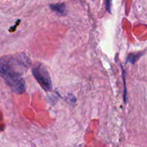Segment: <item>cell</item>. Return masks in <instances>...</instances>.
Instances as JSON below:
<instances>
[{
  "instance_id": "1",
  "label": "cell",
  "mask_w": 147,
  "mask_h": 147,
  "mask_svg": "<svg viewBox=\"0 0 147 147\" xmlns=\"http://www.w3.org/2000/svg\"><path fill=\"white\" fill-rule=\"evenodd\" d=\"M29 64L28 59L24 56L5 57L1 60V78L10 89L17 94H21L26 90L25 82L22 76L23 72L27 70Z\"/></svg>"
},
{
  "instance_id": "2",
  "label": "cell",
  "mask_w": 147,
  "mask_h": 147,
  "mask_svg": "<svg viewBox=\"0 0 147 147\" xmlns=\"http://www.w3.org/2000/svg\"><path fill=\"white\" fill-rule=\"evenodd\" d=\"M32 73L42 88L45 91H50L52 90L51 78L47 68L44 65L38 63L32 67Z\"/></svg>"
},
{
  "instance_id": "3",
  "label": "cell",
  "mask_w": 147,
  "mask_h": 147,
  "mask_svg": "<svg viewBox=\"0 0 147 147\" xmlns=\"http://www.w3.org/2000/svg\"><path fill=\"white\" fill-rule=\"evenodd\" d=\"M50 9L53 11L60 15H65L66 14V7L65 4L61 3V4H53L50 5Z\"/></svg>"
},
{
  "instance_id": "4",
  "label": "cell",
  "mask_w": 147,
  "mask_h": 147,
  "mask_svg": "<svg viewBox=\"0 0 147 147\" xmlns=\"http://www.w3.org/2000/svg\"><path fill=\"white\" fill-rule=\"evenodd\" d=\"M143 52H141V53H132L129 55L127 58L128 63H130L131 64H134L141 57V56L143 55Z\"/></svg>"
},
{
  "instance_id": "5",
  "label": "cell",
  "mask_w": 147,
  "mask_h": 147,
  "mask_svg": "<svg viewBox=\"0 0 147 147\" xmlns=\"http://www.w3.org/2000/svg\"><path fill=\"white\" fill-rule=\"evenodd\" d=\"M105 7L108 12L111 13L112 0H105Z\"/></svg>"
}]
</instances>
